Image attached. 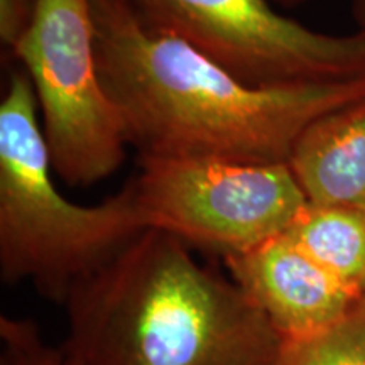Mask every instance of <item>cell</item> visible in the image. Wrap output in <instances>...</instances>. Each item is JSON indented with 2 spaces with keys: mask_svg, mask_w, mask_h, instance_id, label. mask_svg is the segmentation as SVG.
Here are the masks:
<instances>
[{
  "mask_svg": "<svg viewBox=\"0 0 365 365\" xmlns=\"http://www.w3.org/2000/svg\"><path fill=\"white\" fill-rule=\"evenodd\" d=\"M12 53L33 85L53 171L71 186L113 175L129 144L100 78L90 0H38Z\"/></svg>",
  "mask_w": 365,
  "mask_h": 365,
  "instance_id": "cell-4",
  "label": "cell"
},
{
  "mask_svg": "<svg viewBox=\"0 0 365 365\" xmlns=\"http://www.w3.org/2000/svg\"><path fill=\"white\" fill-rule=\"evenodd\" d=\"M286 235L341 282L365 294V212L307 203Z\"/></svg>",
  "mask_w": 365,
  "mask_h": 365,
  "instance_id": "cell-9",
  "label": "cell"
},
{
  "mask_svg": "<svg viewBox=\"0 0 365 365\" xmlns=\"http://www.w3.org/2000/svg\"><path fill=\"white\" fill-rule=\"evenodd\" d=\"M130 181L145 227L222 259L286 234L308 203L287 163L140 158Z\"/></svg>",
  "mask_w": 365,
  "mask_h": 365,
  "instance_id": "cell-5",
  "label": "cell"
},
{
  "mask_svg": "<svg viewBox=\"0 0 365 365\" xmlns=\"http://www.w3.org/2000/svg\"><path fill=\"white\" fill-rule=\"evenodd\" d=\"M287 166L309 203L365 212V97L313 122Z\"/></svg>",
  "mask_w": 365,
  "mask_h": 365,
  "instance_id": "cell-8",
  "label": "cell"
},
{
  "mask_svg": "<svg viewBox=\"0 0 365 365\" xmlns=\"http://www.w3.org/2000/svg\"><path fill=\"white\" fill-rule=\"evenodd\" d=\"M274 2L281 4V6L284 7H294V6H299V4L307 2V0H274Z\"/></svg>",
  "mask_w": 365,
  "mask_h": 365,
  "instance_id": "cell-14",
  "label": "cell"
},
{
  "mask_svg": "<svg viewBox=\"0 0 365 365\" xmlns=\"http://www.w3.org/2000/svg\"><path fill=\"white\" fill-rule=\"evenodd\" d=\"M98 71L140 158L287 163L313 122L365 97V78L259 88L163 33L132 0H90Z\"/></svg>",
  "mask_w": 365,
  "mask_h": 365,
  "instance_id": "cell-1",
  "label": "cell"
},
{
  "mask_svg": "<svg viewBox=\"0 0 365 365\" xmlns=\"http://www.w3.org/2000/svg\"><path fill=\"white\" fill-rule=\"evenodd\" d=\"M0 365H76L49 345L33 319L0 317Z\"/></svg>",
  "mask_w": 365,
  "mask_h": 365,
  "instance_id": "cell-11",
  "label": "cell"
},
{
  "mask_svg": "<svg viewBox=\"0 0 365 365\" xmlns=\"http://www.w3.org/2000/svg\"><path fill=\"white\" fill-rule=\"evenodd\" d=\"M27 73H12L0 102V276L31 282L65 304L71 289L148 230L132 181L98 205L59 193Z\"/></svg>",
  "mask_w": 365,
  "mask_h": 365,
  "instance_id": "cell-3",
  "label": "cell"
},
{
  "mask_svg": "<svg viewBox=\"0 0 365 365\" xmlns=\"http://www.w3.org/2000/svg\"><path fill=\"white\" fill-rule=\"evenodd\" d=\"M38 0H0V41L7 49L16 48L33 24Z\"/></svg>",
  "mask_w": 365,
  "mask_h": 365,
  "instance_id": "cell-12",
  "label": "cell"
},
{
  "mask_svg": "<svg viewBox=\"0 0 365 365\" xmlns=\"http://www.w3.org/2000/svg\"><path fill=\"white\" fill-rule=\"evenodd\" d=\"M140 16L259 88L365 78V34L313 31L271 0H132Z\"/></svg>",
  "mask_w": 365,
  "mask_h": 365,
  "instance_id": "cell-6",
  "label": "cell"
},
{
  "mask_svg": "<svg viewBox=\"0 0 365 365\" xmlns=\"http://www.w3.org/2000/svg\"><path fill=\"white\" fill-rule=\"evenodd\" d=\"M166 232H140L71 289L76 365H271L279 336L232 279Z\"/></svg>",
  "mask_w": 365,
  "mask_h": 365,
  "instance_id": "cell-2",
  "label": "cell"
},
{
  "mask_svg": "<svg viewBox=\"0 0 365 365\" xmlns=\"http://www.w3.org/2000/svg\"><path fill=\"white\" fill-rule=\"evenodd\" d=\"M223 262L279 340L328 330L365 296L319 266L286 234L228 255Z\"/></svg>",
  "mask_w": 365,
  "mask_h": 365,
  "instance_id": "cell-7",
  "label": "cell"
},
{
  "mask_svg": "<svg viewBox=\"0 0 365 365\" xmlns=\"http://www.w3.org/2000/svg\"><path fill=\"white\" fill-rule=\"evenodd\" d=\"M354 16L357 21L359 31L365 34V0H354Z\"/></svg>",
  "mask_w": 365,
  "mask_h": 365,
  "instance_id": "cell-13",
  "label": "cell"
},
{
  "mask_svg": "<svg viewBox=\"0 0 365 365\" xmlns=\"http://www.w3.org/2000/svg\"><path fill=\"white\" fill-rule=\"evenodd\" d=\"M271 365H365V296L328 330L279 340Z\"/></svg>",
  "mask_w": 365,
  "mask_h": 365,
  "instance_id": "cell-10",
  "label": "cell"
}]
</instances>
